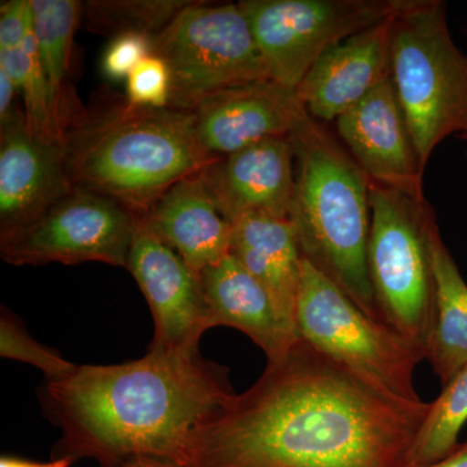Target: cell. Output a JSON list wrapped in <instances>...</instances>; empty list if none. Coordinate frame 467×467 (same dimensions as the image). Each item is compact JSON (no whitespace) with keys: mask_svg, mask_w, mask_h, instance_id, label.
I'll list each match as a JSON object with an SVG mask.
<instances>
[{"mask_svg":"<svg viewBox=\"0 0 467 467\" xmlns=\"http://www.w3.org/2000/svg\"><path fill=\"white\" fill-rule=\"evenodd\" d=\"M430 408L380 391L299 339L193 429L178 467H416Z\"/></svg>","mask_w":467,"mask_h":467,"instance_id":"1","label":"cell"},{"mask_svg":"<svg viewBox=\"0 0 467 467\" xmlns=\"http://www.w3.org/2000/svg\"><path fill=\"white\" fill-rule=\"evenodd\" d=\"M214 327L229 326L247 335L278 362L300 339L281 321L269 294L232 254L199 275Z\"/></svg>","mask_w":467,"mask_h":467,"instance_id":"18","label":"cell"},{"mask_svg":"<svg viewBox=\"0 0 467 467\" xmlns=\"http://www.w3.org/2000/svg\"><path fill=\"white\" fill-rule=\"evenodd\" d=\"M467 422V365L461 368L439 398L431 402L429 416L418 438L414 463L425 467L439 462L459 448V435Z\"/></svg>","mask_w":467,"mask_h":467,"instance_id":"23","label":"cell"},{"mask_svg":"<svg viewBox=\"0 0 467 467\" xmlns=\"http://www.w3.org/2000/svg\"><path fill=\"white\" fill-rule=\"evenodd\" d=\"M230 225L248 217L290 220L295 150L290 138H272L213 160L198 171Z\"/></svg>","mask_w":467,"mask_h":467,"instance_id":"14","label":"cell"},{"mask_svg":"<svg viewBox=\"0 0 467 467\" xmlns=\"http://www.w3.org/2000/svg\"><path fill=\"white\" fill-rule=\"evenodd\" d=\"M73 189L66 144L30 133L20 109L0 125V239L30 225Z\"/></svg>","mask_w":467,"mask_h":467,"instance_id":"13","label":"cell"},{"mask_svg":"<svg viewBox=\"0 0 467 467\" xmlns=\"http://www.w3.org/2000/svg\"><path fill=\"white\" fill-rule=\"evenodd\" d=\"M230 254L269 294L279 318L292 333L301 284V254L290 220L248 217L233 225Z\"/></svg>","mask_w":467,"mask_h":467,"instance_id":"19","label":"cell"},{"mask_svg":"<svg viewBox=\"0 0 467 467\" xmlns=\"http://www.w3.org/2000/svg\"><path fill=\"white\" fill-rule=\"evenodd\" d=\"M337 137L368 182L422 198L423 167L392 79L335 121Z\"/></svg>","mask_w":467,"mask_h":467,"instance_id":"12","label":"cell"},{"mask_svg":"<svg viewBox=\"0 0 467 467\" xmlns=\"http://www.w3.org/2000/svg\"><path fill=\"white\" fill-rule=\"evenodd\" d=\"M392 17L337 43L310 67L296 88L310 117L335 122L391 78Z\"/></svg>","mask_w":467,"mask_h":467,"instance_id":"16","label":"cell"},{"mask_svg":"<svg viewBox=\"0 0 467 467\" xmlns=\"http://www.w3.org/2000/svg\"><path fill=\"white\" fill-rule=\"evenodd\" d=\"M391 79L420 162L467 133V55L441 0H402L391 21Z\"/></svg>","mask_w":467,"mask_h":467,"instance_id":"5","label":"cell"},{"mask_svg":"<svg viewBox=\"0 0 467 467\" xmlns=\"http://www.w3.org/2000/svg\"><path fill=\"white\" fill-rule=\"evenodd\" d=\"M155 36L126 32L113 36L101 57V70L109 81H126L140 61L153 55Z\"/></svg>","mask_w":467,"mask_h":467,"instance_id":"27","label":"cell"},{"mask_svg":"<svg viewBox=\"0 0 467 467\" xmlns=\"http://www.w3.org/2000/svg\"><path fill=\"white\" fill-rule=\"evenodd\" d=\"M17 86L5 69L0 67V125H5L17 112L16 95Z\"/></svg>","mask_w":467,"mask_h":467,"instance_id":"29","label":"cell"},{"mask_svg":"<svg viewBox=\"0 0 467 467\" xmlns=\"http://www.w3.org/2000/svg\"><path fill=\"white\" fill-rule=\"evenodd\" d=\"M153 54L171 72L169 109L182 112L195 109L218 92L270 79L238 3L192 2L155 36Z\"/></svg>","mask_w":467,"mask_h":467,"instance_id":"8","label":"cell"},{"mask_svg":"<svg viewBox=\"0 0 467 467\" xmlns=\"http://www.w3.org/2000/svg\"><path fill=\"white\" fill-rule=\"evenodd\" d=\"M125 467H178L174 465V463L164 462V461L159 460H138L135 462L129 463L128 466Z\"/></svg>","mask_w":467,"mask_h":467,"instance_id":"32","label":"cell"},{"mask_svg":"<svg viewBox=\"0 0 467 467\" xmlns=\"http://www.w3.org/2000/svg\"><path fill=\"white\" fill-rule=\"evenodd\" d=\"M370 207L368 272L380 321L426 350L435 306L434 209L425 196L377 183Z\"/></svg>","mask_w":467,"mask_h":467,"instance_id":"6","label":"cell"},{"mask_svg":"<svg viewBox=\"0 0 467 467\" xmlns=\"http://www.w3.org/2000/svg\"><path fill=\"white\" fill-rule=\"evenodd\" d=\"M138 217L198 275L230 254L233 226L221 216L198 173L175 183Z\"/></svg>","mask_w":467,"mask_h":467,"instance_id":"17","label":"cell"},{"mask_svg":"<svg viewBox=\"0 0 467 467\" xmlns=\"http://www.w3.org/2000/svg\"><path fill=\"white\" fill-rule=\"evenodd\" d=\"M435 306L426 359L442 386L467 365V284L436 225L431 235Z\"/></svg>","mask_w":467,"mask_h":467,"instance_id":"20","label":"cell"},{"mask_svg":"<svg viewBox=\"0 0 467 467\" xmlns=\"http://www.w3.org/2000/svg\"><path fill=\"white\" fill-rule=\"evenodd\" d=\"M126 269L143 292L155 322L150 349L199 352L202 335L214 327L201 279L137 214Z\"/></svg>","mask_w":467,"mask_h":467,"instance_id":"11","label":"cell"},{"mask_svg":"<svg viewBox=\"0 0 467 467\" xmlns=\"http://www.w3.org/2000/svg\"><path fill=\"white\" fill-rule=\"evenodd\" d=\"M33 32L32 0H8L0 5V54L17 50Z\"/></svg>","mask_w":467,"mask_h":467,"instance_id":"28","label":"cell"},{"mask_svg":"<svg viewBox=\"0 0 467 467\" xmlns=\"http://www.w3.org/2000/svg\"><path fill=\"white\" fill-rule=\"evenodd\" d=\"M461 138H463V140H465L467 142V133L461 135Z\"/></svg>","mask_w":467,"mask_h":467,"instance_id":"33","label":"cell"},{"mask_svg":"<svg viewBox=\"0 0 467 467\" xmlns=\"http://www.w3.org/2000/svg\"><path fill=\"white\" fill-rule=\"evenodd\" d=\"M75 460L69 457H60L54 459L50 462H32V461L20 460L16 457L3 456L0 459V467H69Z\"/></svg>","mask_w":467,"mask_h":467,"instance_id":"30","label":"cell"},{"mask_svg":"<svg viewBox=\"0 0 467 467\" xmlns=\"http://www.w3.org/2000/svg\"><path fill=\"white\" fill-rule=\"evenodd\" d=\"M425 467H467V444L457 448L453 453L439 462Z\"/></svg>","mask_w":467,"mask_h":467,"instance_id":"31","label":"cell"},{"mask_svg":"<svg viewBox=\"0 0 467 467\" xmlns=\"http://www.w3.org/2000/svg\"><path fill=\"white\" fill-rule=\"evenodd\" d=\"M33 34L48 88L52 109L61 133L85 112L67 92L73 36L82 18V3L77 0H32Z\"/></svg>","mask_w":467,"mask_h":467,"instance_id":"21","label":"cell"},{"mask_svg":"<svg viewBox=\"0 0 467 467\" xmlns=\"http://www.w3.org/2000/svg\"><path fill=\"white\" fill-rule=\"evenodd\" d=\"M64 144L73 186L107 196L137 216L213 161L199 146L189 112L128 101L85 110Z\"/></svg>","mask_w":467,"mask_h":467,"instance_id":"3","label":"cell"},{"mask_svg":"<svg viewBox=\"0 0 467 467\" xmlns=\"http://www.w3.org/2000/svg\"><path fill=\"white\" fill-rule=\"evenodd\" d=\"M171 88V72L167 64L158 55H150L126 79V101L140 109H168Z\"/></svg>","mask_w":467,"mask_h":467,"instance_id":"26","label":"cell"},{"mask_svg":"<svg viewBox=\"0 0 467 467\" xmlns=\"http://www.w3.org/2000/svg\"><path fill=\"white\" fill-rule=\"evenodd\" d=\"M236 393L225 367L201 353L149 349L119 365H81L39 389L61 430L54 459L125 467L150 459L180 465L193 429Z\"/></svg>","mask_w":467,"mask_h":467,"instance_id":"2","label":"cell"},{"mask_svg":"<svg viewBox=\"0 0 467 467\" xmlns=\"http://www.w3.org/2000/svg\"><path fill=\"white\" fill-rule=\"evenodd\" d=\"M402 0H243L239 2L272 81L296 88L326 51L382 23Z\"/></svg>","mask_w":467,"mask_h":467,"instance_id":"9","label":"cell"},{"mask_svg":"<svg viewBox=\"0 0 467 467\" xmlns=\"http://www.w3.org/2000/svg\"><path fill=\"white\" fill-rule=\"evenodd\" d=\"M290 140L295 150L290 221L301 257L365 315L380 321L368 272L370 182L343 144L308 112Z\"/></svg>","mask_w":467,"mask_h":467,"instance_id":"4","label":"cell"},{"mask_svg":"<svg viewBox=\"0 0 467 467\" xmlns=\"http://www.w3.org/2000/svg\"><path fill=\"white\" fill-rule=\"evenodd\" d=\"M296 330L300 339L365 383L396 398L420 400L414 373L426 359L425 348L368 317L306 259Z\"/></svg>","mask_w":467,"mask_h":467,"instance_id":"7","label":"cell"},{"mask_svg":"<svg viewBox=\"0 0 467 467\" xmlns=\"http://www.w3.org/2000/svg\"><path fill=\"white\" fill-rule=\"evenodd\" d=\"M192 2L184 0H99L82 3L88 26L101 33L159 36Z\"/></svg>","mask_w":467,"mask_h":467,"instance_id":"24","label":"cell"},{"mask_svg":"<svg viewBox=\"0 0 467 467\" xmlns=\"http://www.w3.org/2000/svg\"><path fill=\"white\" fill-rule=\"evenodd\" d=\"M306 112L296 88L265 79L218 92L189 113L199 146L216 160L272 138H290Z\"/></svg>","mask_w":467,"mask_h":467,"instance_id":"15","label":"cell"},{"mask_svg":"<svg viewBox=\"0 0 467 467\" xmlns=\"http://www.w3.org/2000/svg\"><path fill=\"white\" fill-rule=\"evenodd\" d=\"M0 355L41 368L47 379L66 376L76 367L61 358L57 350L34 340L7 309H2L0 318Z\"/></svg>","mask_w":467,"mask_h":467,"instance_id":"25","label":"cell"},{"mask_svg":"<svg viewBox=\"0 0 467 467\" xmlns=\"http://www.w3.org/2000/svg\"><path fill=\"white\" fill-rule=\"evenodd\" d=\"M135 214L119 202L75 187L24 229L0 239L11 265H66L97 261L126 267Z\"/></svg>","mask_w":467,"mask_h":467,"instance_id":"10","label":"cell"},{"mask_svg":"<svg viewBox=\"0 0 467 467\" xmlns=\"http://www.w3.org/2000/svg\"><path fill=\"white\" fill-rule=\"evenodd\" d=\"M0 67L8 73L23 94V112L30 133L64 143L33 32L17 50L0 54Z\"/></svg>","mask_w":467,"mask_h":467,"instance_id":"22","label":"cell"}]
</instances>
